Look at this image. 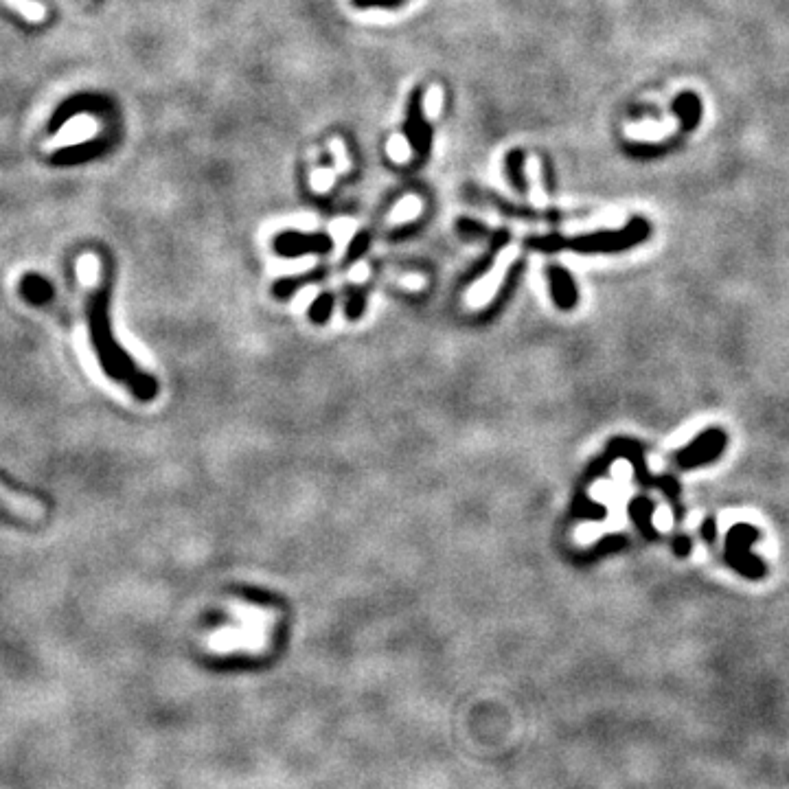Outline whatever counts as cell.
<instances>
[{"label": "cell", "mask_w": 789, "mask_h": 789, "mask_svg": "<svg viewBox=\"0 0 789 789\" xmlns=\"http://www.w3.org/2000/svg\"><path fill=\"white\" fill-rule=\"evenodd\" d=\"M110 290H112V281L104 274L99 290L90 296L86 305L90 340H93L97 358L110 380L128 386L130 393L136 399H141V402H152V399L158 395V384L154 382V377L136 369V364L130 360L128 353L117 345V340L112 336Z\"/></svg>", "instance_id": "obj_1"}, {"label": "cell", "mask_w": 789, "mask_h": 789, "mask_svg": "<svg viewBox=\"0 0 789 789\" xmlns=\"http://www.w3.org/2000/svg\"><path fill=\"white\" fill-rule=\"evenodd\" d=\"M649 224L645 220H634L627 224L619 233H599L579 239H562V237H531L526 246L553 253V250L573 248L579 253H612V250H625L634 244H640L649 237Z\"/></svg>", "instance_id": "obj_2"}, {"label": "cell", "mask_w": 789, "mask_h": 789, "mask_svg": "<svg viewBox=\"0 0 789 789\" xmlns=\"http://www.w3.org/2000/svg\"><path fill=\"white\" fill-rule=\"evenodd\" d=\"M757 540H759V529L748 522L735 524L726 535V546H724L726 564L741 577H746L748 581H761L765 575H768V566H765L763 559L752 553V544Z\"/></svg>", "instance_id": "obj_3"}, {"label": "cell", "mask_w": 789, "mask_h": 789, "mask_svg": "<svg viewBox=\"0 0 789 789\" xmlns=\"http://www.w3.org/2000/svg\"><path fill=\"white\" fill-rule=\"evenodd\" d=\"M726 445L728 437L724 430L708 428L676 454V465L680 470H695V467L711 465L724 454Z\"/></svg>", "instance_id": "obj_4"}, {"label": "cell", "mask_w": 789, "mask_h": 789, "mask_svg": "<svg viewBox=\"0 0 789 789\" xmlns=\"http://www.w3.org/2000/svg\"><path fill=\"white\" fill-rule=\"evenodd\" d=\"M101 125L99 121L93 117V114L82 112V114H75V117L68 119L57 134H53L51 139L47 141V152H60L66 150V147H75V145H84L88 141H93L95 136L99 134Z\"/></svg>", "instance_id": "obj_5"}, {"label": "cell", "mask_w": 789, "mask_h": 789, "mask_svg": "<svg viewBox=\"0 0 789 789\" xmlns=\"http://www.w3.org/2000/svg\"><path fill=\"white\" fill-rule=\"evenodd\" d=\"M548 288H551V296L559 310H573L579 301L577 285L570 277V272L564 270L562 266H548Z\"/></svg>", "instance_id": "obj_6"}, {"label": "cell", "mask_w": 789, "mask_h": 789, "mask_svg": "<svg viewBox=\"0 0 789 789\" xmlns=\"http://www.w3.org/2000/svg\"><path fill=\"white\" fill-rule=\"evenodd\" d=\"M331 250V239L325 235L307 237L296 233H285L277 239V253L285 257H299L307 253H327Z\"/></svg>", "instance_id": "obj_7"}, {"label": "cell", "mask_w": 789, "mask_h": 789, "mask_svg": "<svg viewBox=\"0 0 789 789\" xmlns=\"http://www.w3.org/2000/svg\"><path fill=\"white\" fill-rule=\"evenodd\" d=\"M20 294L33 305H44L53 299V285L36 274H27L20 283Z\"/></svg>", "instance_id": "obj_8"}, {"label": "cell", "mask_w": 789, "mask_h": 789, "mask_svg": "<svg viewBox=\"0 0 789 789\" xmlns=\"http://www.w3.org/2000/svg\"><path fill=\"white\" fill-rule=\"evenodd\" d=\"M676 114L684 130H693L702 117V104L695 95H682L676 101Z\"/></svg>", "instance_id": "obj_9"}, {"label": "cell", "mask_w": 789, "mask_h": 789, "mask_svg": "<svg viewBox=\"0 0 789 789\" xmlns=\"http://www.w3.org/2000/svg\"><path fill=\"white\" fill-rule=\"evenodd\" d=\"M3 3L31 22V25H40V22L47 20V7L38 3V0H3Z\"/></svg>", "instance_id": "obj_10"}, {"label": "cell", "mask_w": 789, "mask_h": 789, "mask_svg": "<svg viewBox=\"0 0 789 789\" xmlns=\"http://www.w3.org/2000/svg\"><path fill=\"white\" fill-rule=\"evenodd\" d=\"M630 516L634 518V522L643 529L645 535L654 537V529H651V516H654V505L647 498H636L632 505H630Z\"/></svg>", "instance_id": "obj_11"}, {"label": "cell", "mask_w": 789, "mask_h": 789, "mask_svg": "<svg viewBox=\"0 0 789 789\" xmlns=\"http://www.w3.org/2000/svg\"><path fill=\"white\" fill-rule=\"evenodd\" d=\"M334 301L336 299L331 294H320L318 299L312 303V307H310V320H312V323H316V325L327 323L331 312H334Z\"/></svg>", "instance_id": "obj_12"}, {"label": "cell", "mask_w": 789, "mask_h": 789, "mask_svg": "<svg viewBox=\"0 0 789 789\" xmlns=\"http://www.w3.org/2000/svg\"><path fill=\"white\" fill-rule=\"evenodd\" d=\"M312 277H318V274H310V277L279 279L277 283H274V296H277V299H290V296H292L296 290L303 288L305 283H310L307 279H312Z\"/></svg>", "instance_id": "obj_13"}, {"label": "cell", "mask_w": 789, "mask_h": 789, "mask_svg": "<svg viewBox=\"0 0 789 789\" xmlns=\"http://www.w3.org/2000/svg\"><path fill=\"white\" fill-rule=\"evenodd\" d=\"M441 106H443V90L441 86H432L426 99H423V112H426L428 119H437L441 114Z\"/></svg>", "instance_id": "obj_14"}, {"label": "cell", "mask_w": 789, "mask_h": 789, "mask_svg": "<svg viewBox=\"0 0 789 789\" xmlns=\"http://www.w3.org/2000/svg\"><path fill=\"white\" fill-rule=\"evenodd\" d=\"M388 154H391V158L397 160V163H408L413 150H410V143L402 134H395L391 136V141H388Z\"/></svg>", "instance_id": "obj_15"}, {"label": "cell", "mask_w": 789, "mask_h": 789, "mask_svg": "<svg viewBox=\"0 0 789 789\" xmlns=\"http://www.w3.org/2000/svg\"><path fill=\"white\" fill-rule=\"evenodd\" d=\"M526 176L531 178V185H533V200L540 204L542 202V193H544V189H542V182H540V176H542V165H540V160L537 158H529L526 160Z\"/></svg>", "instance_id": "obj_16"}, {"label": "cell", "mask_w": 789, "mask_h": 789, "mask_svg": "<svg viewBox=\"0 0 789 789\" xmlns=\"http://www.w3.org/2000/svg\"><path fill=\"white\" fill-rule=\"evenodd\" d=\"M364 307H367V299H364V292L351 288L349 290V301H347V318L349 320H358L364 312Z\"/></svg>", "instance_id": "obj_17"}, {"label": "cell", "mask_w": 789, "mask_h": 789, "mask_svg": "<svg viewBox=\"0 0 789 789\" xmlns=\"http://www.w3.org/2000/svg\"><path fill=\"white\" fill-rule=\"evenodd\" d=\"M334 169H318L314 171V178H312V187L318 191H325L331 185H334Z\"/></svg>", "instance_id": "obj_18"}, {"label": "cell", "mask_w": 789, "mask_h": 789, "mask_svg": "<svg viewBox=\"0 0 789 789\" xmlns=\"http://www.w3.org/2000/svg\"><path fill=\"white\" fill-rule=\"evenodd\" d=\"M331 152H336V160H338L340 169L349 167V160H347V154H345V145H342L340 139H331Z\"/></svg>", "instance_id": "obj_19"}, {"label": "cell", "mask_w": 789, "mask_h": 789, "mask_svg": "<svg viewBox=\"0 0 789 789\" xmlns=\"http://www.w3.org/2000/svg\"><path fill=\"white\" fill-rule=\"evenodd\" d=\"M351 246H353V248H349V255H347V259H351V261H356V259H358V257H360L362 253H364V248H367V242H364V239H362V237H358V239H356V242H353Z\"/></svg>", "instance_id": "obj_20"}, {"label": "cell", "mask_w": 789, "mask_h": 789, "mask_svg": "<svg viewBox=\"0 0 789 789\" xmlns=\"http://www.w3.org/2000/svg\"><path fill=\"white\" fill-rule=\"evenodd\" d=\"M676 553L678 555H689L691 553V540H689V537H678V540H676Z\"/></svg>", "instance_id": "obj_21"}, {"label": "cell", "mask_w": 789, "mask_h": 789, "mask_svg": "<svg viewBox=\"0 0 789 789\" xmlns=\"http://www.w3.org/2000/svg\"><path fill=\"white\" fill-rule=\"evenodd\" d=\"M704 535L708 537V540H713V535H715V529H713V520H708L706 524H704Z\"/></svg>", "instance_id": "obj_22"}]
</instances>
